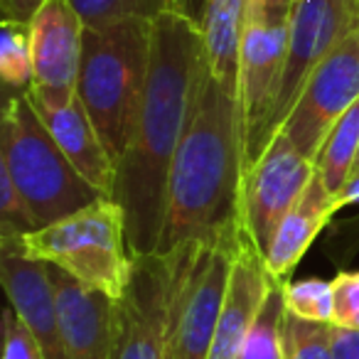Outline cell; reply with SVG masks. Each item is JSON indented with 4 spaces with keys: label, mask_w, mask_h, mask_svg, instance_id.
Listing matches in <instances>:
<instances>
[{
    "label": "cell",
    "mask_w": 359,
    "mask_h": 359,
    "mask_svg": "<svg viewBox=\"0 0 359 359\" xmlns=\"http://www.w3.org/2000/svg\"><path fill=\"white\" fill-rule=\"evenodd\" d=\"M276 283L278 280L266 269L264 251L259 249L254 234L241 219L229 290H226L224 310H222L207 359H241L251 330L261 315V308Z\"/></svg>",
    "instance_id": "13"
},
{
    "label": "cell",
    "mask_w": 359,
    "mask_h": 359,
    "mask_svg": "<svg viewBox=\"0 0 359 359\" xmlns=\"http://www.w3.org/2000/svg\"><path fill=\"white\" fill-rule=\"evenodd\" d=\"M318 175L283 133H276L261 158L244 175V222L261 251L269 249L276 229Z\"/></svg>",
    "instance_id": "10"
},
{
    "label": "cell",
    "mask_w": 359,
    "mask_h": 359,
    "mask_svg": "<svg viewBox=\"0 0 359 359\" xmlns=\"http://www.w3.org/2000/svg\"><path fill=\"white\" fill-rule=\"evenodd\" d=\"M30 94V91H27ZM40 118L69 163L81 172V177L104 197H114L116 190V163L111 160L106 145L101 143L99 130L94 128L79 94L69 101H45L32 96Z\"/></svg>",
    "instance_id": "16"
},
{
    "label": "cell",
    "mask_w": 359,
    "mask_h": 359,
    "mask_svg": "<svg viewBox=\"0 0 359 359\" xmlns=\"http://www.w3.org/2000/svg\"><path fill=\"white\" fill-rule=\"evenodd\" d=\"M47 0H0V11H3V20L18 22V25H30L32 18L37 15Z\"/></svg>",
    "instance_id": "29"
},
{
    "label": "cell",
    "mask_w": 359,
    "mask_h": 359,
    "mask_svg": "<svg viewBox=\"0 0 359 359\" xmlns=\"http://www.w3.org/2000/svg\"><path fill=\"white\" fill-rule=\"evenodd\" d=\"M50 269L57 313L69 359H111L114 352V300L84 288L72 276Z\"/></svg>",
    "instance_id": "15"
},
{
    "label": "cell",
    "mask_w": 359,
    "mask_h": 359,
    "mask_svg": "<svg viewBox=\"0 0 359 359\" xmlns=\"http://www.w3.org/2000/svg\"><path fill=\"white\" fill-rule=\"evenodd\" d=\"M344 3H347V13H349L352 25L359 27V0H344Z\"/></svg>",
    "instance_id": "32"
},
{
    "label": "cell",
    "mask_w": 359,
    "mask_h": 359,
    "mask_svg": "<svg viewBox=\"0 0 359 359\" xmlns=\"http://www.w3.org/2000/svg\"><path fill=\"white\" fill-rule=\"evenodd\" d=\"M0 280L11 308L32 330L45 359H69L50 269L42 261L27 259L18 246V236H0Z\"/></svg>",
    "instance_id": "14"
},
{
    "label": "cell",
    "mask_w": 359,
    "mask_h": 359,
    "mask_svg": "<svg viewBox=\"0 0 359 359\" xmlns=\"http://www.w3.org/2000/svg\"><path fill=\"white\" fill-rule=\"evenodd\" d=\"M359 153V101H354L342 118L332 126V130L325 138L318 158H315V170L323 180L325 190L332 197H337L344 190V185L352 177L354 160Z\"/></svg>",
    "instance_id": "19"
},
{
    "label": "cell",
    "mask_w": 359,
    "mask_h": 359,
    "mask_svg": "<svg viewBox=\"0 0 359 359\" xmlns=\"http://www.w3.org/2000/svg\"><path fill=\"white\" fill-rule=\"evenodd\" d=\"M32 261L57 266L84 288L116 300L126 293L133 271L126 215L114 197H99L84 210L18 236Z\"/></svg>",
    "instance_id": "5"
},
{
    "label": "cell",
    "mask_w": 359,
    "mask_h": 359,
    "mask_svg": "<svg viewBox=\"0 0 359 359\" xmlns=\"http://www.w3.org/2000/svg\"><path fill=\"white\" fill-rule=\"evenodd\" d=\"M332 325L359 332V271H339L332 278Z\"/></svg>",
    "instance_id": "26"
},
{
    "label": "cell",
    "mask_w": 359,
    "mask_h": 359,
    "mask_svg": "<svg viewBox=\"0 0 359 359\" xmlns=\"http://www.w3.org/2000/svg\"><path fill=\"white\" fill-rule=\"evenodd\" d=\"M207 3L210 0H172V8L170 13H177L185 20H190L192 25H197L202 30V22H205V13H207Z\"/></svg>",
    "instance_id": "30"
},
{
    "label": "cell",
    "mask_w": 359,
    "mask_h": 359,
    "mask_svg": "<svg viewBox=\"0 0 359 359\" xmlns=\"http://www.w3.org/2000/svg\"><path fill=\"white\" fill-rule=\"evenodd\" d=\"M0 79L15 94L27 91L35 79L32 69V50H30V30L27 25L3 20L0 30Z\"/></svg>",
    "instance_id": "20"
},
{
    "label": "cell",
    "mask_w": 359,
    "mask_h": 359,
    "mask_svg": "<svg viewBox=\"0 0 359 359\" xmlns=\"http://www.w3.org/2000/svg\"><path fill=\"white\" fill-rule=\"evenodd\" d=\"M330 349L332 359H359V332L330 325Z\"/></svg>",
    "instance_id": "28"
},
{
    "label": "cell",
    "mask_w": 359,
    "mask_h": 359,
    "mask_svg": "<svg viewBox=\"0 0 359 359\" xmlns=\"http://www.w3.org/2000/svg\"><path fill=\"white\" fill-rule=\"evenodd\" d=\"M244 128L239 94L205 65L168 180L158 254L215 241L244 215Z\"/></svg>",
    "instance_id": "2"
},
{
    "label": "cell",
    "mask_w": 359,
    "mask_h": 359,
    "mask_svg": "<svg viewBox=\"0 0 359 359\" xmlns=\"http://www.w3.org/2000/svg\"><path fill=\"white\" fill-rule=\"evenodd\" d=\"M354 175H359V153H357V160H354V168H352V177Z\"/></svg>",
    "instance_id": "33"
},
{
    "label": "cell",
    "mask_w": 359,
    "mask_h": 359,
    "mask_svg": "<svg viewBox=\"0 0 359 359\" xmlns=\"http://www.w3.org/2000/svg\"><path fill=\"white\" fill-rule=\"evenodd\" d=\"M3 359H45L32 330L13 308L3 315Z\"/></svg>",
    "instance_id": "27"
},
{
    "label": "cell",
    "mask_w": 359,
    "mask_h": 359,
    "mask_svg": "<svg viewBox=\"0 0 359 359\" xmlns=\"http://www.w3.org/2000/svg\"><path fill=\"white\" fill-rule=\"evenodd\" d=\"M283 313V283H276L261 308V315L251 330L241 359H283V344H280Z\"/></svg>",
    "instance_id": "22"
},
{
    "label": "cell",
    "mask_w": 359,
    "mask_h": 359,
    "mask_svg": "<svg viewBox=\"0 0 359 359\" xmlns=\"http://www.w3.org/2000/svg\"><path fill=\"white\" fill-rule=\"evenodd\" d=\"M280 344L283 359H332L327 323H305L283 313Z\"/></svg>",
    "instance_id": "24"
},
{
    "label": "cell",
    "mask_w": 359,
    "mask_h": 359,
    "mask_svg": "<svg viewBox=\"0 0 359 359\" xmlns=\"http://www.w3.org/2000/svg\"><path fill=\"white\" fill-rule=\"evenodd\" d=\"M354 101H359V27L315 67L278 133L315 163L327 133Z\"/></svg>",
    "instance_id": "8"
},
{
    "label": "cell",
    "mask_w": 359,
    "mask_h": 359,
    "mask_svg": "<svg viewBox=\"0 0 359 359\" xmlns=\"http://www.w3.org/2000/svg\"><path fill=\"white\" fill-rule=\"evenodd\" d=\"M285 313L305 323L332 325V280L303 278L283 283Z\"/></svg>",
    "instance_id": "23"
},
{
    "label": "cell",
    "mask_w": 359,
    "mask_h": 359,
    "mask_svg": "<svg viewBox=\"0 0 359 359\" xmlns=\"http://www.w3.org/2000/svg\"><path fill=\"white\" fill-rule=\"evenodd\" d=\"M0 163L20 190L37 229L104 197L62 153L27 91L13 94L3 111Z\"/></svg>",
    "instance_id": "4"
},
{
    "label": "cell",
    "mask_w": 359,
    "mask_h": 359,
    "mask_svg": "<svg viewBox=\"0 0 359 359\" xmlns=\"http://www.w3.org/2000/svg\"><path fill=\"white\" fill-rule=\"evenodd\" d=\"M172 273V254L133 259L128 288L114 305L111 359H165Z\"/></svg>",
    "instance_id": "9"
},
{
    "label": "cell",
    "mask_w": 359,
    "mask_h": 359,
    "mask_svg": "<svg viewBox=\"0 0 359 359\" xmlns=\"http://www.w3.org/2000/svg\"><path fill=\"white\" fill-rule=\"evenodd\" d=\"M30 231H37L35 219L8 168L0 163V236H22Z\"/></svg>",
    "instance_id": "25"
},
{
    "label": "cell",
    "mask_w": 359,
    "mask_h": 359,
    "mask_svg": "<svg viewBox=\"0 0 359 359\" xmlns=\"http://www.w3.org/2000/svg\"><path fill=\"white\" fill-rule=\"evenodd\" d=\"M334 205H337V210L349 207V205H359V175L349 177V182L344 185V190L334 197Z\"/></svg>",
    "instance_id": "31"
},
{
    "label": "cell",
    "mask_w": 359,
    "mask_h": 359,
    "mask_svg": "<svg viewBox=\"0 0 359 359\" xmlns=\"http://www.w3.org/2000/svg\"><path fill=\"white\" fill-rule=\"evenodd\" d=\"M30 30L32 50V96L45 101H69L76 96L81 67L84 22L69 0H47L37 11Z\"/></svg>",
    "instance_id": "12"
},
{
    "label": "cell",
    "mask_w": 359,
    "mask_h": 359,
    "mask_svg": "<svg viewBox=\"0 0 359 359\" xmlns=\"http://www.w3.org/2000/svg\"><path fill=\"white\" fill-rule=\"evenodd\" d=\"M84 25H109L118 20L155 22L170 13L172 0H69Z\"/></svg>",
    "instance_id": "21"
},
{
    "label": "cell",
    "mask_w": 359,
    "mask_h": 359,
    "mask_svg": "<svg viewBox=\"0 0 359 359\" xmlns=\"http://www.w3.org/2000/svg\"><path fill=\"white\" fill-rule=\"evenodd\" d=\"M249 11L251 0H210L202 22L207 67L234 94H239V60Z\"/></svg>",
    "instance_id": "18"
},
{
    "label": "cell",
    "mask_w": 359,
    "mask_h": 359,
    "mask_svg": "<svg viewBox=\"0 0 359 359\" xmlns=\"http://www.w3.org/2000/svg\"><path fill=\"white\" fill-rule=\"evenodd\" d=\"M290 11L293 0H251L239 60V111L246 170L261 158L273 138V114L288 62Z\"/></svg>",
    "instance_id": "7"
},
{
    "label": "cell",
    "mask_w": 359,
    "mask_h": 359,
    "mask_svg": "<svg viewBox=\"0 0 359 359\" xmlns=\"http://www.w3.org/2000/svg\"><path fill=\"white\" fill-rule=\"evenodd\" d=\"M202 30L177 13L153 22V50L133 135L116 163L114 200L126 215L130 256L158 254L168 180L205 72Z\"/></svg>",
    "instance_id": "1"
},
{
    "label": "cell",
    "mask_w": 359,
    "mask_h": 359,
    "mask_svg": "<svg viewBox=\"0 0 359 359\" xmlns=\"http://www.w3.org/2000/svg\"><path fill=\"white\" fill-rule=\"evenodd\" d=\"M354 30L344 0H293L288 62L273 114V135L288 118L308 76L323 57Z\"/></svg>",
    "instance_id": "11"
},
{
    "label": "cell",
    "mask_w": 359,
    "mask_h": 359,
    "mask_svg": "<svg viewBox=\"0 0 359 359\" xmlns=\"http://www.w3.org/2000/svg\"><path fill=\"white\" fill-rule=\"evenodd\" d=\"M334 212H337L334 197L325 190L323 180L315 175L303 197L295 202L293 210L276 229L269 249L264 251L266 269L278 283H288V276L300 264L305 251L313 246L325 224L334 217Z\"/></svg>",
    "instance_id": "17"
},
{
    "label": "cell",
    "mask_w": 359,
    "mask_h": 359,
    "mask_svg": "<svg viewBox=\"0 0 359 359\" xmlns=\"http://www.w3.org/2000/svg\"><path fill=\"white\" fill-rule=\"evenodd\" d=\"M241 219L215 241L168 251L175 259V273L165 359H207L210 354L229 290Z\"/></svg>",
    "instance_id": "6"
},
{
    "label": "cell",
    "mask_w": 359,
    "mask_h": 359,
    "mask_svg": "<svg viewBox=\"0 0 359 359\" xmlns=\"http://www.w3.org/2000/svg\"><path fill=\"white\" fill-rule=\"evenodd\" d=\"M153 50V22L118 20L84 25L79 94L101 143L118 163L133 135Z\"/></svg>",
    "instance_id": "3"
}]
</instances>
